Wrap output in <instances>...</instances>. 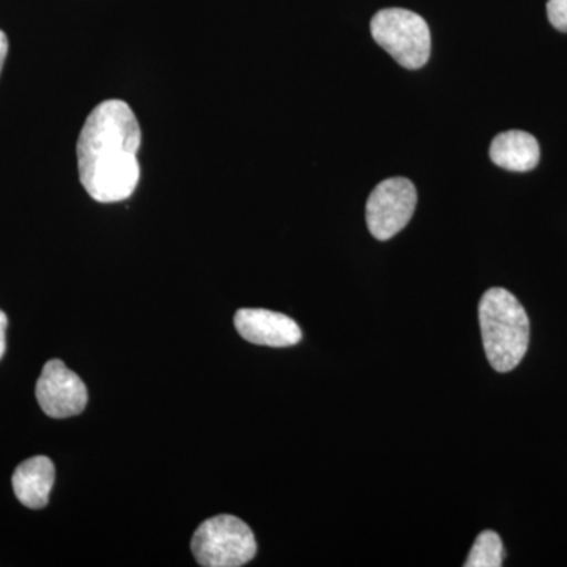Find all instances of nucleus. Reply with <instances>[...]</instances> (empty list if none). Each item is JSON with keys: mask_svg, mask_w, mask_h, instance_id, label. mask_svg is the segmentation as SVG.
Here are the masks:
<instances>
[{"mask_svg": "<svg viewBox=\"0 0 567 567\" xmlns=\"http://www.w3.org/2000/svg\"><path fill=\"white\" fill-rule=\"evenodd\" d=\"M35 395L41 410L55 420L80 415L89 402L87 386L61 360H51L44 364L37 382Z\"/></svg>", "mask_w": 567, "mask_h": 567, "instance_id": "6", "label": "nucleus"}, {"mask_svg": "<svg viewBox=\"0 0 567 567\" xmlns=\"http://www.w3.org/2000/svg\"><path fill=\"white\" fill-rule=\"evenodd\" d=\"M371 33L375 43L405 69H421L431 58V31L427 22L413 11H379L372 18Z\"/></svg>", "mask_w": 567, "mask_h": 567, "instance_id": "4", "label": "nucleus"}, {"mask_svg": "<svg viewBox=\"0 0 567 567\" xmlns=\"http://www.w3.org/2000/svg\"><path fill=\"white\" fill-rule=\"evenodd\" d=\"M235 328L245 341L265 347H290L303 338L300 327L290 317L268 309H240Z\"/></svg>", "mask_w": 567, "mask_h": 567, "instance_id": "7", "label": "nucleus"}, {"mask_svg": "<svg viewBox=\"0 0 567 567\" xmlns=\"http://www.w3.org/2000/svg\"><path fill=\"white\" fill-rule=\"evenodd\" d=\"M416 203V188L409 178H386L379 183L365 205L369 230L377 240H390L410 223Z\"/></svg>", "mask_w": 567, "mask_h": 567, "instance_id": "5", "label": "nucleus"}, {"mask_svg": "<svg viewBox=\"0 0 567 567\" xmlns=\"http://www.w3.org/2000/svg\"><path fill=\"white\" fill-rule=\"evenodd\" d=\"M7 327H9V317L6 312L0 311V360H2L7 350Z\"/></svg>", "mask_w": 567, "mask_h": 567, "instance_id": "12", "label": "nucleus"}, {"mask_svg": "<svg viewBox=\"0 0 567 567\" xmlns=\"http://www.w3.org/2000/svg\"><path fill=\"white\" fill-rule=\"evenodd\" d=\"M477 315L488 363L496 372L516 369L529 344V319L524 306L509 290L494 287L481 298Z\"/></svg>", "mask_w": 567, "mask_h": 567, "instance_id": "2", "label": "nucleus"}, {"mask_svg": "<svg viewBox=\"0 0 567 567\" xmlns=\"http://www.w3.org/2000/svg\"><path fill=\"white\" fill-rule=\"evenodd\" d=\"M141 126L122 100L100 103L89 114L78 140V169L85 192L96 203L128 199L140 183Z\"/></svg>", "mask_w": 567, "mask_h": 567, "instance_id": "1", "label": "nucleus"}, {"mask_svg": "<svg viewBox=\"0 0 567 567\" xmlns=\"http://www.w3.org/2000/svg\"><path fill=\"white\" fill-rule=\"evenodd\" d=\"M505 559L502 537L495 532H483L476 537L472 551L466 558L465 567H499Z\"/></svg>", "mask_w": 567, "mask_h": 567, "instance_id": "10", "label": "nucleus"}, {"mask_svg": "<svg viewBox=\"0 0 567 567\" xmlns=\"http://www.w3.org/2000/svg\"><path fill=\"white\" fill-rule=\"evenodd\" d=\"M539 144L533 134L511 130L498 134L491 145V159L513 173H528L539 163Z\"/></svg>", "mask_w": 567, "mask_h": 567, "instance_id": "9", "label": "nucleus"}, {"mask_svg": "<svg viewBox=\"0 0 567 567\" xmlns=\"http://www.w3.org/2000/svg\"><path fill=\"white\" fill-rule=\"evenodd\" d=\"M194 557L205 567H240L256 557L251 528L234 516L208 518L194 533Z\"/></svg>", "mask_w": 567, "mask_h": 567, "instance_id": "3", "label": "nucleus"}, {"mask_svg": "<svg viewBox=\"0 0 567 567\" xmlns=\"http://www.w3.org/2000/svg\"><path fill=\"white\" fill-rule=\"evenodd\" d=\"M548 21L559 32H567V0H548Z\"/></svg>", "mask_w": 567, "mask_h": 567, "instance_id": "11", "label": "nucleus"}, {"mask_svg": "<svg viewBox=\"0 0 567 567\" xmlns=\"http://www.w3.org/2000/svg\"><path fill=\"white\" fill-rule=\"evenodd\" d=\"M7 54H9V39H7L6 32L0 31V73H2Z\"/></svg>", "mask_w": 567, "mask_h": 567, "instance_id": "13", "label": "nucleus"}, {"mask_svg": "<svg viewBox=\"0 0 567 567\" xmlns=\"http://www.w3.org/2000/svg\"><path fill=\"white\" fill-rule=\"evenodd\" d=\"M55 468L50 457L37 456L22 462L13 473L14 495L29 509H43L50 502Z\"/></svg>", "mask_w": 567, "mask_h": 567, "instance_id": "8", "label": "nucleus"}]
</instances>
